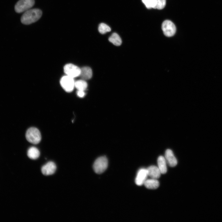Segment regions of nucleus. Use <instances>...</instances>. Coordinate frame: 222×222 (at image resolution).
Returning a JSON list of instances; mask_svg holds the SVG:
<instances>
[{
  "label": "nucleus",
  "mask_w": 222,
  "mask_h": 222,
  "mask_svg": "<svg viewBox=\"0 0 222 222\" xmlns=\"http://www.w3.org/2000/svg\"><path fill=\"white\" fill-rule=\"evenodd\" d=\"M92 72L91 68L88 67H84L80 68V76L82 79L86 80L91 78Z\"/></svg>",
  "instance_id": "12"
},
{
  "label": "nucleus",
  "mask_w": 222,
  "mask_h": 222,
  "mask_svg": "<svg viewBox=\"0 0 222 222\" xmlns=\"http://www.w3.org/2000/svg\"><path fill=\"white\" fill-rule=\"evenodd\" d=\"M144 184L147 188L151 189H155L158 188L159 185L158 181L156 179L151 178L146 179Z\"/></svg>",
  "instance_id": "13"
},
{
  "label": "nucleus",
  "mask_w": 222,
  "mask_h": 222,
  "mask_svg": "<svg viewBox=\"0 0 222 222\" xmlns=\"http://www.w3.org/2000/svg\"><path fill=\"white\" fill-rule=\"evenodd\" d=\"M147 8L150 9L152 8V0H142Z\"/></svg>",
  "instance_id": "20"
},
{
  "label": "nucleus",
  "mask_w": 222,
  "mask_h": 222,
  "mask_svg": "<svg viewBox=\"0 0 222 222\" xmlns=\"http://www.w3.org/2000/svg\"><path fill=\"white\" fill-rule=\"evenodd\" d=\"M148 176L151 178L157 179L159 178L161 174L158 167L155 166H151L147 169Z\"/></svg>",
  "instance_id": "11"
},
{
  "label": "nucleus",
  "mask_w": 222,
  "mask_h": 222,
  "mask_svg": "<svg viewBox=\"0 0 222 222\" xmlns=\"http://www.w3.org/2000/svg\"><path fill=\"white\" fill-rule=\"evenodd\" d=\"M64 71L67 75L74 78L80 76V68L73 64H68L64 66Z\"/></svg>",
  "instance_id": "7"
},
{
  "label": "nucleus",
  "mask_w": 222,
  "mask_h": 222,
  "mask_svg": "<svg viewBox=\"0 0 222 222\" xmlns=\"http://www.w3.org/2000/svg\"><path fill=\"white\" fill-rule=\"evenodd\" d=\"M56 167L55 164L50 161L44 165L41 168L42 174L46 175H50L53 174L56 170Z\"/></svg>",
  "instance_id": "9"
},
{
  "label": "nucleus",
  "mask_w": 222,
  "mask_h": 222,
  "mask_svg": "<svg viewBox=\"0 0 222 222\" xmlns=\"http://www.w3.org/2000/svg\"><path fill=\"white\" fill-rule=\"evenodd\" d=\"M148 176L147 169L142 168L137 173L135 179L136 184L138 186H141L144 184Z\"/></svg>",
  "instance_id": "8"
},
{
  "label": "nucleus",
  "mask_w": 222,
  "mask_h": 222,
  "mask_svg": "<svg viewBox=\"0 0 222 222\" xmlns=\"http://www.w3.org/2000/svg\"><path fill=\"white\" fill-rule=\"evenodd\" d=\"M76 94L77 96L80 98L84 97L85 94L84 91L80 90H77Z\"/></svg>",
  "instance_id": "21"
},
{
  "label": "nucleus",
  "mask_w": 222,
  "mask_h": 222,
  "mask_svg": "<svg viewBox=\"0 0 222 222\" xmlns=\"http://www.w3.org/2000/svg\"><path fill=\"white\" fill-rule=\"evenodd\" d=\"M35 2L34 0H19L15 6V11L18 13L25 12L33 7Z\"/></svg>",
  "instance_id": "4"
},
{
  "label": "nucleus",
  "mask_w": 222,
  "mask_h": 222,
  "mask_svg": "<svg viewBox=\"0 0 222 222\" xmlns=\"http://www.w3.org/2000/svg\"><path fill=\"white\" fill-rule=\"evenodd\" d=\"M87 86V83L85 80L83 79L78 80L75 83V87L78 90L84 91Z\"/></svg>",
  "instance_id": "17"
},
{
  "label": "nucleus",
  "mask_w": 222,
  "mask_h": 222,
  "mask_svg": "<svg viewBox=\"0 0 222 222\" xmlns=\"http://www.w3.org/2000/svg\"><path fill=\"white\" fill-rule=\"evenodd\" d=\"M108 165V161L105 156L98 158L95 161L93 165V169L95 172L101 174L104 172L107 169Z\"/></svg>",
  "instance_id": "3"
},
{
  "label": "nucleus",
  "mask_w": 222,
  "mask_h": 222,
  "mask_svg": "<svg viewBox=\"0 0 222 222\" xmlns=\"http://www.w3.org/2000/svg\"><path fill=\"white\" fill-rule=\"evenodd\" d=\"M27 140L33 144L39 143L41 140V135L39 130L35 127H31L27 130L26 134Z\"/></svg>",
  "instance_id": "2"
},
{
  "label": "nucleus",
  "mask_w": 222,
  "mask_h": 222,
  "mask_svg": "<svg viewBox=\"0 0 222 222\" xmlns=\"http://www.w3.org/2000/svg\"><path fill=\"white\" fill-rule=\"evenodd\" d=\"M60 82L61 87L67 92L72 91L75 87L74 78L67 75L61 78Z\"/></svg>",
  "instance_id": "5"
},
{
  "label": "nucleus",
  "mask_w": 222,
  "mask_h": 222,
  "mask_svg": "<svg viewBox=\"0 0 222 222\" xmlns=\"http://www.w3.org/2000/svg\"><path fill=\"white\" fill-rule=\"evenodd\" d=\"M110 28L104 23H101L99 25L98 31L101 34H104L111 31Z\"/></svg>",
  "instance_id": "19"
},
{
  "label": "nucleus",
  "mask_w": 222,
  "mask_h": 222,
  "mask_svg": "<svg viewBox=\"0 0 222 222\" xmlns=\"http://www.w3.org/2000/svg\"><path fill=\"white\" fill-rule=\"evenodd\" d=\"M165 158L169 165L172 167H174L177 164L176 158L172 151L170 149H167L165 153Z\"/></svg>",
  "instance_id": "10"
},
{
  "label": "nucleus",
  "mask_w": 222,
  "mask_h": 222,
  "mask_svg": "<svg viewBox=\"0 0 222 222\" xmlns=\"http://www.w3.org/2000/svg\"><path fill=\"white\" fill-rule=\"evenodd\" d=\"M28 156L31 159H35L39 156L40 152L38 149L35 147H31L28 150Z\"/></svg>",
  "instance_id": "15"
},
{
  "label": "nucleus",
  "mask_w": 222,
  "mask_h": 222,
  "mask_svg": "<svg viewBox=\"0 0 222 222\" xmlns=\"http://www.w3.org/2000/svg\"><path fill=\"white\" fill-rule=\"evenodd\" d=\"M166 4V0H152V8L161 10L163 9Z\"/></svg>",
  "instance_id": "18"
},
{
  "label": "nucleus",
  "mask_w": 222,
  "mask_h": 222,
  "mask_svg": "<svg viewBox=\"0 0 222 222\" xmlns=\"http://www.w3.org/2000/svg\"><path fill=\"white\" fill-rule=\"evenodd\" d=\"M109 41L114 45L116 46L120 45L122 43L121 39L117 33H114L109 37Z\"/></svg>",
  "instance_id": "16"
},
{
  "label": "nucleus",
  "mask_w": 222,
  "mask_h": 222,
  "mask_svg": "<svg viewBox=\"0 0 222 222\" xmlns=\"http://www.w3.org/2000/svg\"><path fill=\"white\" fill-rule=\"evenodd\" d=\"M162 28L164 35L168 37L174 35L176 31L175 25L169 20H166L162 23Z\"/></svg>",
  "instance_id": "6"
},
{
  "label": "nucleus",
  "mask_w": 222,
  "mask_h": 222,
  "mask_svg": "<svg viewBox=\"0 0 222 222\" xmlns=\"http://www.w3.org/2000/svg\"><path fill=\"white\" fill-rule=\"evenodd\" d=\"M158 164L161 174H165L167 172L166 161L165 158L162 156H160L158 158Z\"/></svg>",
  "instance_id": "14"
},
{
  "label": "nucleus",
  "mask_w": 222,
  "mask_h": 222,
  "mask_svg": "<svg viewBox=\"0 0 222 222\" xmlns=\"http://www.w3.org/2000/svg\"><path fill=\"white\" fill-rule=\"evenodd\" d=\"M42 11L38 8L30 9L25 11L21 18V23L29 25L38 21L41 17Z\"/></svg>",
  "instance_id": "1"
}]
</instances>
